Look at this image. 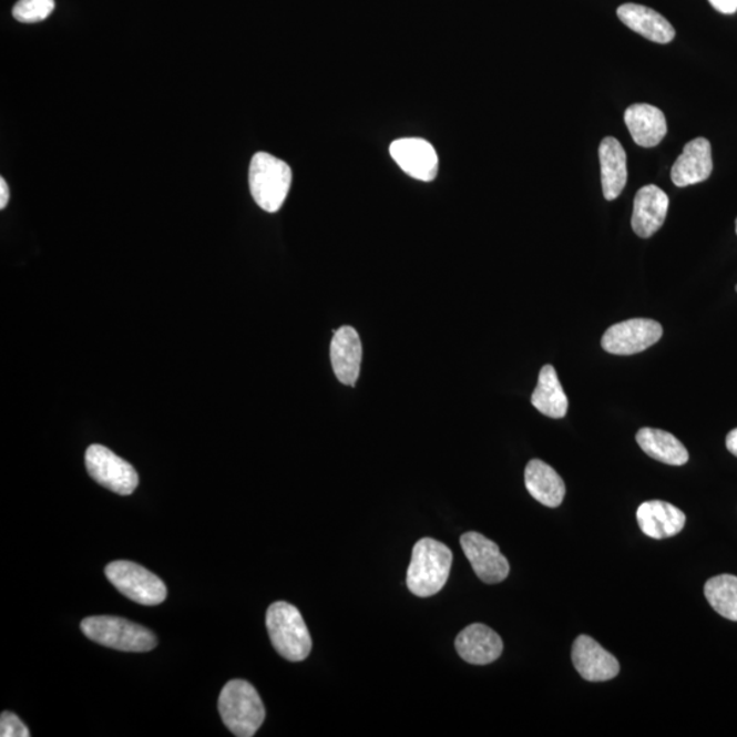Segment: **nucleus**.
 I'll list each match as a JSON object with an SVG mask.
<instances>
[{
	"label": "nucleus",
	"instance_id": "nucleus-25",
	"mask_svg": "<svg viewBox=\"0 0 737 737\" xmlns=\"http://www.w3.org/2000/svg\"><path fill=\"white\" fill-rule=\"evenodd\" d=\"M0 736L2 737H29L31 733L21 719L11 712H3L0 716Z\"/></svg>",
	"mask_w": 737,
	"mask_h": 737
},
{
	"label": "nucleus",
	"instance_id": "nucleus-30",
	"mask_svg": "<svg viewBox=\"0 0 737 737\" xmlns=\"http://www.w3.org/2000/svg\"><path fill=\"white\" fill-rule=\"evenodd\" d=\"M736 291H737V286H736Z\"/></svg>",
	"mask_w": 737,
	"mask_h": 737
},
{
	"label": "nucleus",
	"instance_id": "nucleus-23",
	"mask_svg": "<svg viewBox=\"0 0 737 737\" xmlns=\"http://www.w3.org/2000/svg\"><path fill=\"white\" fill-rule=\"evenodd\" d=\"M706 600L719 616L737 622V576L718 575L705 585Z\"/></svg>",
	"mask_w": 737,
	"mask_h": 737
},
{
	"label": "nucleus",
	"instance_id": "nucleus-16",
	"mask_svg": "<svg viewBox=\"0 0 737 737\" xmlns=\"http://www.w3.org/2000/svg\"><path fill=\"white\" fill-rule=\"evenodd\" d=\"M457 651L465 663L488 665L497 662L503 653V641L485 624H471L458 635Z\"/></svg>",
	"mask_w": 737,
	"mask_h": 737
},
{
	"label": "nucleus",
	"instance_id": "nucleus-12",
	"mask_svg": "<svg viewBox=\"0 0 737 737\" xmlns=\"http://www.w3.org/2000/svg\"><path fill=\"white\" fill-rule=\"evenodd\" d=\"M669 198L663 188L647 185L639 188L634 199L631 226L641 238H651L656 234L668 214Z\"/></svg>",
	"mask_w": 737,
	"mask_h": 737
},
{
	"label": "nucleus",
	"instance_id": "nucleus-8",
	"mask_svg": "<svg viewBox=\"0 0 737 737\" xmlns=\"http://www.w3.org/2000/svg\"><path fill=\"white\" fill-rule=\"evenodd\" d=\"M663 336L662 324L648 318H633L608 328L601 340L606 352L634 356L657 344Z\"/></svg>",
	"mask_w": 737,
	"mask_h": 737
},
{
	"label": "nucleus",
	"instance_id": "nucleus-10",
	"mask_svg": "<svg viewBox=\"0 0 737 737\" xmlns=\"http://www.w3.org/2000/svg\"><path fill=\"white\" fill-rule=\"evenodd\" d=\"M572 663L577 674L587 682H608L621 672L615 656L587 635L577 636L574 642Z\"/></svg>",
	"mask_w": 737,
	"mask_h": 737
},
{
	"label": "nucleus",
	"instance_id": "nucleus-28",
	"mask_svg": "<svg viewBox=\"0 0 737 737\" xmlns=\"http://www.w3.org/2000/svg\"><path fill=\"white\" fill-rule=\"evenodd\" d=\"M727 448L734 457L737 458V428L729 432L727 436Z\"/></svg>",
	"mask_w": 737,
	"mask_h": 737
},
{
	"label": "nucleus",
	"instance_id": "nucleus-21",
	"mask_svg": "<svg viewBox=\"0 0 737 737\" xmlns=\"http://www.w3.org/2000/svg\"><path fill=\"white\" fill-rule=\"evenodd\" d=\"M532 405L541 414L554 418V420L567 416L569 398L564 392L562 382L559 380L556 369L552 365H545L541 369L539 385H536L533 392Z\"/></svg>",
	"mask_w": 737,
	"mask_h": 737
},
{
	"label": "nucleus",
	"instance_id": "nucleus-4",
	"mask_svg": "<svg viewBox=\"0 0 737 737\" xmlns=\"http://www.w3.org/2000/svg\"><path fill=\"white\" fill-rule=\"evenodd\" d=\"M293 173L286 162L269 153L259 152L252 158L249 186L259 208L275 214L290 192Z\"/></svg>",
	"mask_w": 737,
	"mask_h": 737
},
{
	"label": "nucleus",
	"instance_id": "nucleus-17",
	"mask_svg": "<svg viewBox=\"0 0 737 737\" xmlns=\"http://www.w3.org/2000/svg\"><path fill=\"white\" fill-rule=\"evenodd\" d=\"M617 17L631 31L658 44H668L676 37L675 28L662 14L646 6L626 3L617 9Z\"/></svg>",
	"mask_w": 737,
	"mask_h": 737
},
{
	"label": "nucleus",
	"instance_id": "nucleus-3",
	"mask_svg": "<svg viewBox=\"0 0 737 737\" xmlns=\"http://www.w3.org/2000/svg\"><path fill=\"white\" fill-rule=\"evenodd\" d=\"M270 642L283 658L304 662L311 651V638L300 612L294 605L277 601L267 612Z\"/></svg>",
	"mask_w": 737,
	"mask_h": 737
},
{
	"label": "nucleus",
	"instance_id": "nucleus-2",
	"mask_svg": "<svg viewBox=\"0 0 737 737\" xmlns=\"http://www.w3.org/2000/svg\"><path fill=\"white\" fill-rule=\"evenodd\" d=\"M219 713L229 733L238 737L255 736L265 719V707L256 688L238 679L223 687Z\"/></svg>",
	"mask_w": 737,
	"mask_h": 737
},
{
	"label": "nucleus",
	"instance_id": "nucleus-20",
	"mask_svg": "<svg viewBox=\"0 0 737 737\" xmlns=\"http://www.w3.org/2000/svg\"><path fill=\"white\" fill-rule=\"evenodd\" d=\"M524 483L530 494L539 503L556 509L563 503L565 497V485L562 477L550 464L533 459L526 465L524 471Z\"/></svg>",
	"mask_w": 737,
	"mask_h": 737
},
{
	"label": "nucleus",
	"instance_id": "nucleus-9",
	"mask_svg": "<svg viewBox=\"0 0 737 737\" xmlns=\"http://www.w3.org/2000/svg\"><path fill=\"white\" fill-rule=\"evenodd\" d=\"M462 550L469 559L475 575L488 585L506 580L510 563L500 552L498 544L480 533L470 532L461 536Z\"/></svg>",
	"mask_w": 737,
	"mask_h": 737
},
{
	"label": "nucleus",
	"instance_id": "nucleus-29",
	"mask_svg": "<svg viewBox=\"0 0 737 737\" xmlns=\"http://www.w3.org/2000/svg\"><path fill=\"white\" fill-rule=\"evenodd\" d=\"M736 234H737V219H736Z\"/></svg>",
	"mask_w": 737,
	"mask_h": 737
},
{
	"label": "nucleus",
	"instance_id": "nucleus-13",
	"mask_svg": "<svg viewBox=\"0 0 737 737\" xmlns=\"http://www.w3.org/2000/svg\"><path fill=\"white\" fill-rule=\"evenodd\" d=\"M712 145L704 137L689 141L676 158L671 171L672 182L677 187H687L705 182L712 175Z\"/></svg>",
	"mask_w": 737,
	"mask_h": 737
},
{
	"label": "nucleus",
	"instance_id": "nucleus-1",
	"mask_svg": "<svg viewBox=\"0 0 737 737\" xmlns=\"http://www.w3.org/2000/svg\"><path fill=\"white\" fill-rule=\"evenodd\" d=\"M450 547L433 539H422L412 550L407 570V587L417 597L428 598L446 586L452 567Z\"/></svg>",
	"mask_w": 737,
	"mask_h": 737
},
{
	"label": "nucleus",
	"instance_id": "nucleus-27",
	"mask_svg": "<svg viewBox=\"0 0 737 737\" xmlns=\"http://www.w3.org/2000/svg\"><path fill=\"white\" fill-rule=\"evenodd\" d=\"M9 197V186L3 178H0V208L4 209L8 206Z\"/></svg>",
	"mask_w": 737,
	"mask_h": 737
},
{
	"label": "nucleus",
	"instance_id": "nucleus-7",
	"mask_svg": "<svg viewBox=\"0 0 737 737\" xmlns=\"http://www.w3.org/2000/svg\"><path fill=\"white\" fill-rule=\"evenodd\" d=\"M85 465L94 481L121 497H129L139 487V474L133 465L104 446L88 448Z\"/></svg>",
	"mask_w": 737,
	"mask_h": 737
},
{
	"label": "nucleus",
	"instance_id": "nucleus-24",
	"mask_svg": "<svg viewBox=\"0 0 737 737\" xmlns=\"http://www.w3.org/2000/svg\"><path fill=\"white\" fill-rule=\"evenodd\" d=\"M54 9V0H19L14 6L13 16L17 21L34 23L49 19Z\"/></svg>",
	"mask_w": 737,
	"mask_h": 737
},
{
	"label": "nucleus",
	"instance_id": "nucleus-14",
	"mask_svg": "<svg viewBox=\"0 0 737 737\" xmlns=\"http://www.w3.org/2000/svg\"><path fill=\"white\" fill-rule=\"evenodd\" d=\"M642 533L654 540L671 539L686 526V515L674 504L662 500L646 501L636 511Z\"/></svg>",
	"mask_w": 737,
	"mask_h": 737
},
{
	"label": "nucleus",
	"instance_id": "nucleus-11",
	"mask_svg": "<svg viewBox=\"0 0 737 737\" xmlns=\"http://www.w3.org/2000/svg\"><path fill=\"white\" fill-rule=\"evenodd\" d=\"M389 152L407 175L418 181L430 182L438 176L439 156L432 144L421 139L393 141Z\"/></svg>",
	"mask_w": 737,
	"mask_h": 737
},
{
	"label": "nucleus",
	"instance_id": "nucleus-22",
	"mask_svg": "<svg viewBox=\"0 0 737 737\" xmlns=\"http://www.w3.org/2000/svg\"><path fill=\"white\" fill-rule=\"evenodd\" d=\"M636 442L648 457L669 465H683L688 462L687 448L674 434L665 430L644 428L636 433Z\"/></svg>",
	"mask_w": 737,
	"mask_h": 737
},
{
	"label": "nucleus",
	"instance_id": "nucleus-18",
	"mask_svg": "<svg viewBox=\"0 0 737 737\" xmlns=\"http://www.w3.org/2000/svg\"><path fill=\"white\" fill-rule=\"evenodd\" d=\"M631 137L636 145L657 146L665 139L668 126L664 112L651 104H633L624 114Z\"/></svg>",
	"mask_w": 737,
	"mask_h": 737
},
{
	"label": "nucleus",
	"instance_id": "nucleus-15",
	"mask_svg": "<svg viewBox=\"0 0 737 737\" xmlns=\"http://www.w3.org/2000/svg\"><path fill=\"white\" fill-rule=\"evenodd\" d=\"M362 344L356 329L345 326L334 332L331 362L341 385L356 387L361 370Z\"/></svg>",
	"mask_w": 737,
	"mask_h": 737
},
{
	"label": "nucleus",
	"instance_id": "nucleus-19",
	"mask_svg": "<svg viewBox=\"0 0 737 737\" xmlns=\"http://www.w3.org/2000/svg\"><path fill=\"white\" fill-rule=\"evenodd\" d=\"M605 199L613 202L627 184V155L615 137H605L598 150Z\"/></svg>",
	"mask_w": 737,
	"mask_h": 737
},
{
	"label": "nucleus",
	"instance_id": "nucleus-5",
	"mask_svg": "<svg viewBox=\"0 0 737 737\" xmlns=\"http://www.w3.org/2000/svg\"><path fill=\"white\" fill-rule=\"evenodd\" d=\"M81 629L86 638L115 651L145 653L157 646L152 631L121 617H88L82 621Z\"/></svg>",
	"mask_w": 737,
	"mask_h": 737
},
{
	"label": "nucleus",
	"instance_id": "nucleus-6",
	"mask_svg": "<svg viewBox=\"0 0 737 737\" xmlns=\"http://www.w3.org/2000/svg\"><path fill=\"white\" fill-rule=\"evenodd\" d=\"M105 575L123 595L141 605H158L167 597V587L161 577L141 565L114 562L105 569Z\"/></svg>",
	"mask_w": 737,
	"mask_h": 737
},
{
	"label": "nucleus",
	"instance_id": "nucleus-26",
	"mask_svg": "<svg viewBox=\"0 0 737 737\" xmlns=\"http://www.w3.org/2000/svg\"><path fill=\"white\" fill-rule=\"evenodd\" d=\"M713 8L723 14H735L737 11V0H709Z\"/></svg>",
	"mask_w": 737,
	"mask_h": 737
}]
</instances>
